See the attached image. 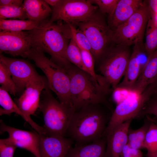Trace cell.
I'll list each match as a JSON object with an SVG mask.
<instances>
[{"mask_svg": "<svg viewBox=\"0 0 157 157\" xmlns=\"http://www.w3.org/2000/svg\"><path fill=\"white\" fill-rule=\"evenodd\" d=\"M110 46L100 60L98 70L113 90L126 72L131 52L129 47Z\"/></svg>", "mask_w": 157, "mask_h": 157, "instance_id": "ba28073f", "label": "cell"}, {"mask_svg": "<svg viewBox=\"0 0 157 157\" xmlns=\"http://www.w3.org/2000/svg\"><path fill=\"white\" fill-rule=\"evenodd\" d=\"M145 35V40L144 45L147 56V62L157 49V25L151 16L147 22Z\"/></svg>", "mask_w": 157, "mask_h": 157, "instance_id": "603a6c76", "label": "cell"}, {"mask_svg": "<svg viewBox=\"0 0 157 157\" xmlns=\"http://www.w3.org/2000/svg\"><path fill=\"white\" fill-rule=\"evenodd\" d=\"M147 132L143 148L147 152H154L157 151V124L151 121Z\"/></svg>", "mask_w": 157, "mask_h": 157, "instance_id": "83f0119b", "label": "cell"}, {"mask_svg": "<svg viewBox=\"0 0 157 157\" xmlns=\"http://www.w3.org/2000/svg\"><path fill=\"white\" fill-rule=\"evenodd\" d=\"M67 70L70 78L71 100L75 111L94 104H103L113 111L106 97L113 90L103 76L97 74L95 78L72 65Z\"/></svg>", "mask_w": 157, "mask_h": 157, "instance_id": "7a4b0ae2", "label": "cell"}, {"mask_svg": "<svg viewBox=\"0 0 157 157\" xmlns=\"http://www.w3.org/2000/svg\"><path fill=\"white\" fill-rule=\"evenodd\" d=\"M45 1L49 5L53 7L58 3L60 0H45Z\"/></svg>", "mask_w": 157, "mask_h": 157, "instance_id": "74e56055", "label": "cell"}, {"mask_svg": "<svg viewBox=\"0 0 157 157\" xmlns=\"http://www.w3.org/2000/svg\"><path fill=\"white\" fill-rule=\"evenodd\" d=\"M154 152L156 153V154H157V151H156V152Z\"/></svg>", "mask_w": 157, "mask_h": 157, "instance_id": "b9f144b4", "label": "cell"}, {"mask_svg": "<svg viewBox=\"0 0 157 157\" xmlns=\"http://www.w3.org/2000/svg\"><path fill=\"white\" fill-rule=\"evenodd\" d=\"M23 3L22 0H0V7H20Z\"/></svg>", "mask_w": 157, "mask_h": 157, "instance_id": "d590c367", "label": "cell"}, {"mask_svg": "<svg viewBox=\"0 0 157 157\" xmlns=\"http://www.w3.org/2000/svg\"><path fill=\"white\" fill-rule=\"evenodd\" d=\"M98 8L88 0H60L52 8L51 18L46 24L49 25L56 21H62L74 25L89 19Z\"/></svg>", "mask_w": 157, "mask_h": 157, "instance_id": "9c48e42d", "label": "cell"}, {"mask_svg": "<svg viewBox=\"0 0 157 157\" xmlns=\"http://www.w3.org/2000/svg\"><path fill=\"white\" fill-rule=\"evenodd\" d=\"M0 61L6 67L15 84L17 93L23 92L27 83L39 75L32 65L25 60L10 58L1 54Z\"/></svg>", "mask_w": 157, "mask_h": 157, "instance_id": "4fadbf2b", "label": "cell"}, {"mask_svg": "<svg viewBox=\"0 0 157 157\" xmlns=\"http://www.w3.org/2000/svg\"><path fill=\"white\" fill-rule=\"evenodd\" d=\"M39 135V148L41 157H66L74 143L66 137Z\"/></svg>", "mask_w": 157, "mask_h": 157, "instance_id": "9a60e30c", "label": "cell"}, {"mask_svg": "<svg viewBox=\"0 0 157 157\" xmlns=\"http://www.w3.org/2000/svg\"><path fill=\"white\" fill-rule=\"evenodd\" d=\"M32 47L28 31L17 32L0 31V53L13 56L26 58Z\"/></svg>", "mask_w": 157, "mask_h": 157, "instance_id": "7c38bea8", "label": "cell"}, {"mask_svg": "<svg viewBox=\"0 0 157 157\" xmlns=\"http://www.w3.org/2000/svg\"><path fill=\"white\" fill-rule=\"evenodd\" d=\"M148 115H153L157 118V91H155L152 94L138 117Z\"/></svg>", "mask_w": 157, "mask_h": 157, "instance_id": "d6a6232c", "label": "cell"}, {"mask_svg": "<svg viewBox=\"0 0 157 157\" xmlns=\"http://www.w3.org/2000/svg\"><path fill=\"white\" fill-rule=\"evenodd\" d=\"M157 78V49L146 63L131 91L137 94L141 93Z\"/></svg>", "mask_w": 157, "mask_h": 157, "instance_id": "ffe728a7", "label": "cell"}, {"mask_svg": "<svg viewBox=\"0 0 157 157\" xmlns=\"http://www.w3.org/2000/svg\"><path fill=\"white\" fill-rule=\"evenodd\" d=\"M151 16L153 17L157 15V0H147Z\"/></svg>", "mask_w": 157, "mask_h": 157, "instance_id": "8d00e7d4", "label": "cell"}, {"mask_svg": "<svg viewBox=\"0 0 157 157\" xmlns=\"http://www.w3.org/2000/svg\"><path fill=\"white\" fill-rule=\"evenodd\" d=\"M147 157H157V154L155 152H147L146 154Z\"/></svg>", "mask_w": 157, "mask_h": 157, "instance_id": "f35d334b", "label": "cell"}, {"mask_svg": "<svg viewBox=\"0 0 157 157\" xmlns=\"http://www.w3.org/2000/svg\"><path fill=\"white\" fill-rule=\"evenodd\" d=\"M154 19L155 22L156 24L157 25V15L154 16V17H151Z\"/></svg>", "mask_w": 157, "mask_h": 157, "instance_id": "60d3db41", "label": "cell"}, {"mask_svg": "<svg viewBox=\"0 0 157 157\" xmlns=\"http://www.w3.org/2000/svg\"><path fill=\"white\" fill-rule=\"evenodd\" d=\"M7 132L8 140L16 146L26 149L35 157H41L40 151V136L38 133L17 129L0 122V133Z\"/></svg>", "mask_w": 157, "mask_h": 157, "instance_id": "5bb4252c", "label": "cell"}, {"mask_svg": "<svg viewBox=\"0 0 157 157\" xmlns=\"http://www.w3.org/2000/svg\"><path fill=\"white\" fill-rule=\"evenodd\" d=\"M144 50L143 43L133 45L124 78L115 89H123L131 91L142 69L141 55Z\"/></svg>", "mask_w": 157, "mask_h": 157, "instance_id": "e0dca14e", "label": "cell"}, {"mask_svg": "<svg viewBox=\"0 0 157 157\" xmlns=\"http://www.w3.org/2000/svg\"><path fill=\"white\" fill-rule=\"evenodd\" d=\"M49 87L42 92L38 108L43 115L46 135L66 137L74 109L61 103L53 96Z\"/></svg>", "mask_w": 157, "mask_h": 157, "instance_id": "5b68a950", "label": "cell"}, {"mask_svg": "<svg viewBox=\"0 0 157 157\" xmlns=\"http://www.w3.org/2000/svg\"><path fill=\"white\" fill-rule=\"evenodd\" d=\"M48 87L46 78L39 75L27 83L22 94L16 100L15 103L19 108L36 131L40 130L41 126L33 122L30 116L34 115L38 108L42 92Z\"/></svg>", "mask_w": 157, "mask_h": 157, "instance_id": "8fae6325", "label": "cell"}, {"mask_svg": "<svg viewBox=\"0 0 157 157\" xmlns=\"http://www.w3.org/2000/svg\"><path fill=\"white\" fill-rule=\"evenodd\" d=\"M46 22L38 28L28 31L32 47L48 53L53 61L67 69L72 65L66 55L72 38L69 25L54 23L47 25Z\"/></svg>", "mask_w": 157, "mask_h": 157, "instance_id": "3957f363", "label": "cell"}, {"mask_svg": "<svg viewBox=\"0 0 157 157\" xmlns=\"http://www.w3.org/2000/svg\"><path fill=\"white\" fill-rule=\"evenodd\" d=\"M26 58L34 62L46 76L49 87L57 96L59 101L69 107L73 108L70 94V80L67 69L49 59L44 52L32 47Z\"/></svg>", "mask_w": 157, "mask_h": 157, "instance_id": "277c9868", "label": "cell"}, {"mask_svg": "<svg viewBox=\"0 0 157 157\" xmlns=\"http://www.w3.org/2000/svg\"><path fill=\"white\" fill-rule=\"evenodd\" d=\"M66 55L68 60L71 63L74 64L76 67L88 73L83 63L80 49L72 38L67 47Z\"/></svg>", "mask_w": 157, "mask_h": 157, "instance_id": "484cf974", "label": "cell"}, {"mask_svg": "<svg viewBox=\"0 0 157 157\" xmlns=\"http://www.w3.org/2000/svg\"><path fill=\"white\" fill-rule=\"evenodd\" d=\"M0 84L1 88L11 94L17 93L15 83L5 65L0 61Z\"/></svg>", "mask_w": 157, "mask_h": 157, "instance_id": "4316f807", "label": "cell"}, {"mask_svg": "<svg viewBox=\"0 0 157 157\" xmlns=\"http://www.w3.org/2000/svg\"><path fill=\"white\" fill-rule=\"evenodd\" d=\"M43 23L28 20L0 19V30L13 32L29 31L38 28Z\"/></svg>", "mask_w": 157, "mask_h": 157, "instance_id": "7402d4cb", "label": "cell"}, {"mask_svg": "<svg viewBox=\"0 0 157 157\" xmlns=\"http://www.w3.org/2000/svg\"><path fill=\"white\" fill-rule=\"evenodd\" d=\"M143 125L136 129L129 128L128 135V143L131 147L139 149L143 148L146 134L151 122V118L147 115Z\"/></svg>", "mask_w": 157, "mask_h": 157, "instance_id": "cb8c5ba5", "label": "cell"}, {"mask_svg": "<svg viewBox=\"0 0 157 157\" xmlns=\"http://www.w3.org/2000/svg\"><path fill=\"white\" fill-rule=\"evenodd\" d=\"M151 16L147 1L127 21L112 31L113 43L130 47L143 43L148 21Z\"/></svg>", "mask_w": 157, "mask_h": 157, "instance_id": "8992f818", "label": "cell"}, {"mask_svg": "<svg viewBox=\"0 0 157 157\" xmlns=\"http://www.w3.org/2000/svg\"><path fill=\"white\" fill-rule=\"evenodd\" d=\"M132 120L117 125L104 136L106 139V157H120L123 148L128 143V133Z\"/></svg>", "mask_w": 157, "mask_h": 157, "instance_id": "2e32d148", "label": "cell"}, {"mask_svg": "<svg viewBox=\"0 0 157 157\" xmlns=\"http://www.w3.org/2000/svg\"><path fill=\"white\" fill-rule=\"evenodd\" d=\"M106 138L103 136L91 142L72 146L66 157H106Z\"/></svg>", "mask_w": 157, "mask_h": 157, "instance_id": "d6986e66", "label": "cell"}, {"mask_svg": "<svg viewBox=\"0 0 157 157\" xmlns=\"http://www.w3.org/2000/svg\"><path fill=\"white\" fill-rule=\"evenodd\" d=\"M106 106L100 104H90L74 113L66 137L75 145L86 144L102 136L112 113ZM113 112V111H112Z\"/></svg>", "mask_w": 157, "mask_h": 157, "instance_id": "6da1fadb", "label": "cell"}, {"mask_svg": "<svg viewBox=\"0 0 157 157\" xmlns=\"http://www.w3.org/2000/svg\"><path fill=\"white\" fill-rule=\"evenodd\" d=\"M74 25L78 26L87 38L94 60H100L110 44L113 43L112 31L101 14L96 12L87 20Z\"/></svg>", "mask_w": 157, "mask_h": 157, "instance_id": "52a82bcc", "label": "cell"}, {"mask_svg": "<svg viewBox=\"0 0 157 157\" xmlns=\"http://www.w3.org/2000/svg\"><path fill=\"white\" fill-rule=\"evenodd\" d=\"M23 6L28 20L43 23L51 14L52 9L45 0H25Z\"/></svg>", "mask_w": 157, "mask_h": 157, "instance_id": "44dd1931", "label": "cell"}, {"mask_svg": "<svg viewBox=\"0 0 157 157\" xmlns=\"http://www.w3.org/2000/svg\"><path fill=\"white\" fill-rule=\"evenodd\" d=\"M83 63L88 73L95 78L97 74L95 72L94 68V59L91 52L88 50L79 48Z\"/></svg>", "mask_w": 157, "mask_h": 157, "instance_id": "1f68e13d", "label": "cell"}, {"mask_svg": "<svg viewBox=\"0 0 157 157\" xmlns=\"http://www.w3.org/2000/svg\"><path fill=\"white\" fill-rule=\"evenodd\" d=\"M0 105L2 108L0 109V115H10L13 113L21 116L29 123L27 118L21 111L17 105L14 102L9 94L4 89L0 88Z\"/></svg>", "mask_w": 157, "mask_h": 157, "instance_id": "d4e9b609", "label": "cell"}, {"mask_svg": "<svg viewBox=\"0 0 157 157\" xmlns=\"http://www.w3.org/2000/svg\"><path fill=\"white\" fill-rule=\"evenodd\" d=\"M120 157H143L140 149L132 148L127 144L122 150Z\"/></svg>", "mask_w": 157, "mask_h": 157, "instance_id": "e575fe53", "label": "cell"}, {"mask_svg": "<svg viewBox=\"0 0 157 157\" xmlns=\"http://www.w3.org/2000/svg\"><path fill=\"white\" fill-rule=\"evenodd\" d=\"M71 30L72 38L80 48L89 51L91 52V48L89 41L85 35L79 29H76L74 25L67 24Z\"/></svg>", "mask_w": 157, "mask_h": 157, "instance_id": "f546056e", "label": "cell"}, {"mask_svg": "<svg viewBox=\"0 0 157 157\" xmlns=\"http://www.w3.org/2000/svg\"><path fill=\"white\" fill-rule=\"evenodd\" d=\"M152 84L154 87L155 91H157V78Z\"/></svg>", "mask_w": 157, "mask_h": 157, "instance_id": "ab89813d", "label": "cell"}, {"mask_svg": "<svg viewBox=\"0 0 157 157\" xmlns=\"http://www.w3.org/2000/svg\"><path fill=\"white\" fill-rule=\"evenodd\" d=\"M17 147L7 138L0 140V157H13Z\"/></svg>", "mask_w": 157, "mask_h": 157, "instance_id": "836d02e7", "label": "cell"}, {"mask_svg": "<svg viewBox=\"0 0 157 157\" xmlns=\"http://www.w3.org/2000/svg\"><path fill=\"white\" fill-rule=\"evenodd\" d=\"M140 0H119L111 16L108 18V25L112 30L129 19L143 5Z\"/></svg>", "mask_w": 157, "mask_h": 157, "instance_id": "ac0fdd59", "label": "cell"}, {"mask_svg": "<svg viewBox=\"0 0 157 157\" xmlns=\"http://www.w3.org/2000/svg\"><path fill=\"white\" fill-rule=\"evenodd\" d=\"M155 91L153 86L151 84L141 93L134 97L127 98L119 102L113 110L103 135L117 125L138 117L145 104Z\"/></svg>", "mask_w": 157, "mask_h": 157, "instance_id": "30bf717a", "label": "cell"}, {"mask_svg": "<svg viewBox=\"0 0 157 157\" xmlns=\"http://www.w3.org/2000/svg\"><path fill=\"white\" fill-rule=\"evenodd\" d=\"M93 5L95 4L99 8L101 12L107 14L108 18L113 14L119 0H88Z\"/></svg>", "mask_w": 157, "mask_h": 157, "instance_id": "4dcf8cb0", "label": "cell"}, {"mask_svg": "<svg viewBox=\"0 0 157 157\" xmlns=\"http://www.w3.org/2000/svg\"><path fill=\"white\" fill-rule=\"evenodd\" d=\"M7 18L25 20L27 15L23 5L20 7H0V19Z\"/></svg>", "mask_w": 157, "mask_h": 157, "instance_id": "f1b7e54d", "label": "cell"}]
</instances>
